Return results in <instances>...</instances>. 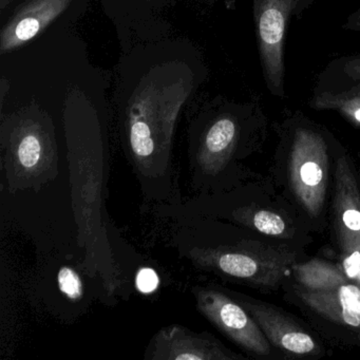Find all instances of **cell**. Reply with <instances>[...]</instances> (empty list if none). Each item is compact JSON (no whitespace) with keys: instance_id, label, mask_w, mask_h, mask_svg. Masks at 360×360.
I'll use <instances>...</instances> for the list:
<instances>
[{"instance_id":"cell-7","label":"cell","mask_w":360,"mask_h":360,"mask_svg":"<svg viewBox=\"0 0 360 360\" xmlns=\"http://www.w3.org/2000/svg\"><path fill=\"white\" fill-rule=\"evenodd\" d=\"M153 360H229L242 356L231 353L210 334H195L180 326L160 330L147 349Z\"/></svg>"},{"instance_id":"cell-8","label":"cell","mask_w":360,"mask_h":360,"mask_svg":"<svg viewBox=\"0 0 360 360\" xmlns=\"http://www.w3.org/2000/svg\"><path fill=\"white\" fill-rule=\"evenodd\" d=\"M334 227L341 250L360 248V193L349 162L340 158L335 167Z\"/></svg>"},{"instance_id":"cell-1","label":"cell","mask_w":360,"mask_h":360,"mask_svg":"<svg viewBox=\"0 0 360 360\" xmlns=\"http://www.w3.org/2000/svg\"><path fill=\"white\" fill-rule=\"evenodd\" d=\"M182 101L149 92L138 98L127 122L130 158L145 191L158 201L172 200L170 148L174 122Z\"/></svg>"},{"instance_id":"cell-10","label":"cell","mask_w":360,"mask_h":360,"mask_svg":"<svg viewBox=\"0 0 360 360\" xmlns=\"http://www.w3.org/2000/svg\"><path fill=\"white\" fill-rule=\"evenodd\" d=\"M292 269L298 282L297 284L307 290H330L349 280L342 269L320 260L292 265Z\"/></svg>"},{"instance_id":"cell-4","label":"cell","mask_w":360,"mask_h":360,"mask_svg":"<svg viewBox=\"0 0 360 360\" xmlns=\"http://www.w3.org/2000/svg\"><path fill=\"white\" fill-rule=\"evenodd\" d=\"M193 294L198 309L231 340L254 355L271 354V343L264 333L233 296L210 286L197 288Z\"/></svg>"},{"instance_id":"cell-16","label":"cell","mask_w":360,"mask_h":360,"mask_svg":"<svg viewBox=\"0 0 360 360\" xmlns=\"http://www.w3.org/2000/svg\"><path fill=\"white\" fill-rule=\"evenodd\" d=\"M349 256L345 262V271L352 279H356L360 283V248L349 254Z\"/></svg>"},{"instance_id":"cell-17","label":"cell","mask_w":360,"mask_h":360,"mask_svg":"<svg viewBox=\"0 0 360 360\" xmlns=\"http://www.w3.org/2000/svg\"><path fill=\"white\" fill-rule=\"evenodd\" d=\"M354 117H355L356 121H357L358 123H360V108L355 110V112H354Z\"/></svg>"},{"instance_id":"cell-6","label":"cell","mask_w":360,"mask_h":360,"mask_svg":"<svg viewBox=\"0 0 360 360\" xmlns=\"http://www.w3.org/2000/svg\"><path fill=\"white\" fill-rule=\"evenodd\" d=\"M229 295L245 307L269 343L277 349L297 356H319L323 353L321 345L311 333L283 311L239 292H231Z\"/></svg>"},{"instance_id":"cell-3","label":"cell","mask_w":360,"mask_h":360,"mask_svg":"<svg viewBox=\"0 0 360 360\" xmlns=\"http://www.w3.org/2000/svg\"><path fill=\"white\" fill-rule=\"evenodd\" d=\"M290 302L324 336L360 347V283L347 280L330 290H311L299 284L288 288Z\"/></svg>"},{"instance_id":"cell-2","label":"cell","mask_w":360,"mask_h":360,"mask_svg":"<svg viewBox=\"0 0 360 360\" xmlns=\"http://www.w3.org/2000/svg\"><path fill=\"white\" fill-rule=\"evenodd\" d=\"M176 235L181 255L195 266L258 286H274L292 269L294 255L256 243L218 244L210 242L183 223Z\"/></svg>"},{"instance_id":"cell-14","label":"cell","mask_w":360,"mask_h":360,"mask_svg":"<svg viewBox=\"0 0 360 360\" xmlns=\"http://www.w3.org/2000/svg\"><path fill=\"white\" fill-rule=\"evenodd\" d=\"M58 285L60 292H64L68 298L72 300L83 296V283L77 271L70 267H63L58 273Z\"/></svg>"},{"instance_id":"cell-13","label":"cell","mask_w":360,"mask_h":360,"mask_svg":"<svg viewBox=\"0 0 360 360\" xmlns=\"http://www.w3.org/2000/svg\"><path fill=\"white\" fill-rule=\"evenodd\" d=\"M261 39L269 46L277 45L283 37L284 20L283 15L276 8H269L260 18L259 25Z\"/></svg>"},{"instance_id":"cell-11","label":"cell","mask_w":360,"mask_h":360,"mask_svg":"<svg viewBox=\"0 0 360 360\" xmlns=\"http://www.w3.org/2000/svg\"><path fill=\"white\" fill-rule=\"evenodd\" d=\"M14 155L18 166L25 172H35L46 157V143L43 131L37 126H25L18 134L14 144Z\"/></svg>"},{"instance_id":"cell-9","label":"cell","mask_w":360,"mask_h":360,"mask_svg":"<svg viewBox=\"0 0 360 360\" xmlns=\"http://www.w3.org/2000/svg\"><path fill=\"white\" fill-rule=\"evenodd\" d=\"M72 0H28L18 8L0 37V52L10 53L37 37Z\"/></svg>"},{"instance_id":"cell-5","label":"cell","mask_w":360,"mask_h":360,"mask_svg":"<svg viewBox=\"0 0 360 360\" xmlns=\"http://www.w3.org/2000/svg\"><path fill=\"white\" fill-rule=\"evenodd\" d=\"M290 187L307 214L319 217L323 210L328 185V155L317 136L301 134L290 153Z\"/></svg>"},{"instance_id":"cell-15","label":"cell","mask_w":360,"mask_h":360,"mask_svg":"<svg viewBox=\"0 0 360 360\" xmlns=\"http://www.w3.org/2000/svg\"><path fill=\"white\" fill-rule=\"evenodd\" d=\"M136 286L144 294L155 292L159 286V277L151 269H143L136 276Z\"/></svg>"},{"instance_id":"cell-12","label":"cell","mask_w":360,"mask_h":360,"mask_svg":"<svg viewBox=\"0 0 360 360\" xmlns=\"http://www.w3.org/2000/svg\"><path fill=\"white\" fill-rule=\"evenodd\" d=\"M241 221L264 235L283 237L286 233V224L282 217L269 210H257L250 217H241Z\"/></svg>"}]
</instances>
